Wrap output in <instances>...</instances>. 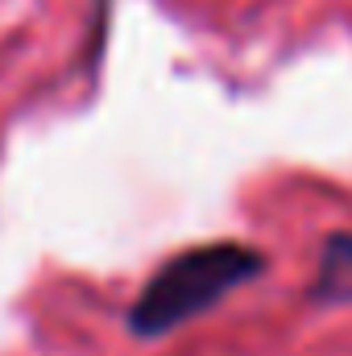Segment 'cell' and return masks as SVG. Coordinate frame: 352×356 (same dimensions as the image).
I'll use <instances>...</instances> for the list:
<instances>
[{
    "instance_id": "1",
    "label": "cell",
    "mask_w": 352,
    "mask_h": 356,
    "mask_svg": "<svg viewBox=\"0 0 352 356\" xmlns=\"http://www.w3.org/2000/svg\"><path fill=\"white\" fill-rule=\"evenodd\" d=\"M265 257L241 241H211L191 245L150 273L141 294L129 307V332L141 340H158L178 332L186 319L216 307L237 286L253 282L262 273Z\"/></svg>"
},
{
    "instance_id": "2",
    "label": "cell",
    "mask_w": 352,
    "mask_h": 356,
    "mask_svg": "<svg viewBox=\"0 0 352 356\" xmlns=\"http://www.w3.org/2000/svg\"><path fill=\"white\" fill-rule=\"evenodd\" d=\"M315 302H352V232H336L323 241L315 282H311Z\"/></svg>"
}]
</instances>
